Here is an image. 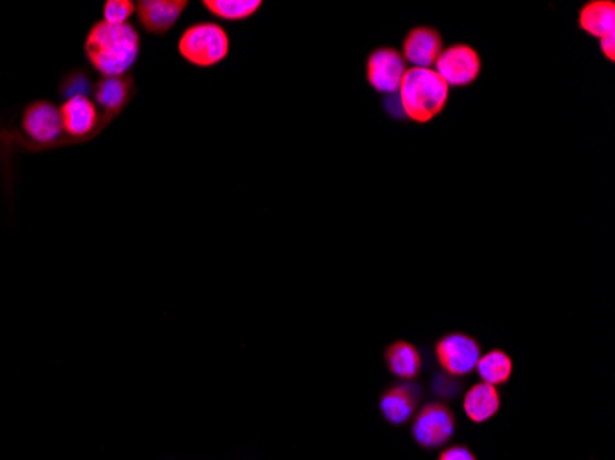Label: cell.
<instances>
[{"label": "cell", "mask_w": 615, "mask_h": 460, "mask_svg": "<svg viewBox=\"0 0 615 460\" xmlns=\"http://www.w3.org/2000/svg\"><path fill=\"white\" fill-rule=\"evenodd\" d=\"M85 58L102 78L125 76L141 55V35L135 27L94 22L85 43Z\"/></svg>", "instance_id": "obj_1"}, {"label": "cell", "mask_w": 615, "mask_h": 460, "mask_svg": "<svg viewBox=\"0 0 615 460\" xmlns=\"http://www.w3.org/2000/svg\"><path fill=\"white\" fill-rule=\"evenodd\" d=\"M448 83L435 69H408L398 89V102L406 119L414 124H430L447 108Z\"/></svg>", "instance_id": "obj_2"}, {"label": "cell", "mask_w": 615, "mask_h": 460, "mask_svg": "<svg viewBox=\"0 0 615 460\" xmlns=\"http://www.w3.org/2000/svg\"><path fill=\"white\" fill-rule=\"evenodd\" d=\"M177 50L191 65L211 69L229 55L230 39L218 22H196L183 32Z\"/></svg>", "instance_id": "obj_3"}, {"label": "cell", "mask_w": 615, "mask_h": 460, "mask_svg": "<svg viewBox=\"0 0 615 460\" xmlns=\"http://www.w3.org/2000/svg\"><path fill=\"white\" fill-rule=\"evenodd\" d=\"M60 116L69 144L91 141L115 120L110 114H100L96 103L89 96H74L65 100L60 108Z\"/></svg>", "instance_id": "obj_4"}, {"label": "cell", "mask_w": 615, "mask_h": 460, "mask_svg": "<svg viewBox=\"0 0 615 460\" xmlns=\"http://www.w3.org/2000/svg\"><path fill=\"white\" fill-rule=\"evenodd\" d=\"M21 127L35 150L66 144L65 139H63L60 108H55L54 103L49 102V100H38V102L30 103L22 113Z\"/></svg>", "instance_id": "obj_5"}, {"label": "cell", "mask_w": 615, "mask_h": 460, "mask_svg": "<svg viewBox=\"0 0 615 460\" xmlns=\"http://www.w3.org/2000/svg\"><path fill=\"white\" fill-rule=\"evenodd\" d=\"M455 428L458 422L452 409L444 401H431L414 417L413 439L424 450H437L452 439Z\"/></svg>", "instance_id": "obj_6"}, {"label": "cell", "mask_w": 615, "mask_h": 460, "mask_svg": "<svg viewBox=\"0 0 615 460\" xmlns=\"http://www.w3.org/2000/svg\"><path fill=\"white\" fill-rule=\"evenodd\" d=\"M481 55L470 44H452L442 50L435 63V72L448 83V88H469L480 78Z\"/></svg>", "instance_id": "obj_7"}, {"label": "cell", "mask_w": 615, "mask_h": 460, "mask_svg": "<svg viewBox=\"0 0 615 460\" xmlns=\"http://www.w3.org/2000/svg\"><path fill=\"white\" fill-rule=\"evenodd\" d=\"M435 358L444 372L464 378L475 370V365L480 361V343L467 334L453 331L437 341Z\"/></svg>", "instance_id": "obj_8"}, {"label": "cell", "mask_w": 615, "mask_h": 460, "mask_svg": "<svg viewBox=\"0 0 615 460\" xmlns=\"http://www.w3.org/2000/svg\"><path fill=\"white\" fill-rule=\"evenodd\" d=\"M406 71H408V63L403 60L402 54L391 47L376 49L367 58V82L370 88L381 94H397Z\"/></svg>", "instance_id": "obj_9"}, {"label": "cell", "mask_w": 615, "mask_h": 460, "mask_svg": "<svg viewBox=\"0 0 615 460\" xmlns=\"http://www.w3.org/2000/svg\"><path fill=\"white\" fill-rule=\"evenodd\" d=\"M442 50H444V43L439 30L431 27H417L409 30L403 39L400 54L406 63L413 65L414 69H433Z\"/></svg>", "instance_id": "obj_10"}, {"label": "cell", "mask_w": 615, "mask_h": 460, "mask_svg": "<svg viewBox=\"0 0 615 460\" xmlns=\"http://www.w3.org/2000/svg\"><path fill=\"white\" fill-rule=\"evenodd\" d=\"M422 395H424L422 387L411 381L387 387L380 398L381 417L386 418L391 426L408 423L419 409Z\"/></svg>", "instance_id": "obj_11"}, {"label": "cell", "mask_w": 615, "mask_h": 460, "mask_svg": "<svg viewBox=\"0 0 615 460\" xmlns=\"http://www.w3.org/2000/svg\"><path fill=\"white\" fill-rule=\"evenodd\" d=\"M188 0H139L135 2L136 17L141 27L152 35L163 38L180 21Z\"/></svg>", "instance_id": "obj_12"}, {"label": "cell", "mask_w": 615, "mask_h": 460, "mask_svg": "<svg viewBox=\"0 0 615 460\" xmlns=\"http://www.w3.org/2000/svg\"><path fill=\"white\" fill-rule=\"evenodd\" d=\"M135 76L100 78L93 85V96L104 114L116 119L135 98Z\"/></svg>", "instance_id": "obj_13"}, {"label": "cell", "mask_w": 615, "mask_h": 460, "mask_svg": "<svg viewBox=\"0 0 615 460\" xmlns=\"http://www.w3.org/2000/svg\"><path fill=\"white\" fill-rule=\"evenodd\" d=\"M464 415L474 423H485L494 418L501 409V395L498 387L489 384H475L467 390L463 400Z\"/></svg>", "instance_id": "obj_14"}, {"label": "cell", "mask_w": 615, "mask_h": 460, "mask_svg": "<svg viewBox=\"0 0 615 460\" xmlns=\"http://www.w3.org/2000/svg\"><path fill=\"white\" fill-rule=\"evenodd\" d=\"M578 27L592 38L603 39L615 33L614 0H590L578 11Z\"/></svg>", "instance_id": "obj_15"}, {"label": "cell", "mask_w": 615, "mask_h": 460, "mask_svg": "<svg viewBox=\"0 0 615 460\" xmlns=\"http://www.w3.org/2000/svg\"><path fill=\"white\" fill-rule=\"evenodd\" d=\"M386 365L387 370L394 378L403 379V381H413L414 378H419V374L424 367L419 348L408 341H394L387 347Z\"/></svg>", "instance_id": "obj_16"}, {"label": "cell", "mask_w": 615, "mask_h": 460, "mask_svg": "<svg viewBox=\"0 0 615 460\" xmlns=\"http://www.w3.org/2000/svg\"><path fill=\"white\" fill-rule=\"evenodd\" d=\"M475 370L480 374L483 384L500 387V385H505L512 378L514 364H512V358L509 354L495 348V350L486 352L485 356H481L480 361L475 365Z\"/></svg>", "instance_id": "obj_17"}, {"label": "cell", "mask_w": 615, "mask_h": 460, "mask_svg": "<svg viewBox=\"0 0 615 460\" xmlns=\"http://www.w3.org/2000/svg\"><path fill=\"white\" fill-rule=\"evenodd\" d=\"M208 13L222 21H246L262 8V0H203Z\"/></svg>", "instance_id": "obj_18"}, {"label": "cell", "mask_w": 615, "mask_h": 460, "mask_svg": "<svg viewBox=\"0 0 615 460\" xmlns=\"http://www.w3.org/2000/svg\"><path fill=\"white\" fill-rule=\"evenodd\" d=\"M91 89H93V82H91V74L85 69L66 72L65 76L61 78L60 94L66 100L74 96H88Z\"/></svg>", "instance_id": "obj_19"}, {"label": "cell", "mask_w": 615, "mask_h": 460, "mask_svg": "<svg viewBox=\"0 0 615 460\" xmlns=\"http://www.w3.org/2000/svg\"><path fill=\"white\" fill-rule=\"evenodd\" d=\"M463 390V381L447 372H437L431 379V392L441 400H453Z\"/></svg>", "instance_id": "obj_20"}, {"label": "cell", "mask_w": 615, "mask_h": 460, "mask_svg": "<svg viewBox=\"0 0 615 460\" xmlns=\"http://www.w3.org/2000/svg\"><path fill=\"white\" fill-rule=\"evenodd\" d=\"M135 13V2L131 0H107L104 4V21L110 24H127Z\"/></svg>", "instance_id": "obj_21"}, {"label": "cell", "mask_w": 615, "mask_h": 460, "mask_svg": "<svg viewBox=\"0 0 615 460\" xmlns=\"http://www.w3.org/2000/svg\"><path fill=\"white\" fill-rule=\"evenodd\" d=\"M439 460H478L474 456V451L467 448V446H452L448 450L442 451L439 456Z\"/></svg>", "instance_id": "obj_22"}, {"label": "cell", "mask_w": 615, "mask_h": 460, "mask_svg": "<svg viewBox=\"0 0 615 460\" xmlns=\"http://www.w3.org/2000/svg\"><path fill=\"white\" fill-rule=\"evenodd\" d=\"M601 52L605 55L606 60H615V33L612 35H606V38L599 39Z\"/></svg>", "instance_id": "obj_23"}]
</instances>
